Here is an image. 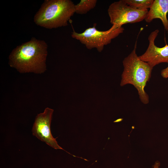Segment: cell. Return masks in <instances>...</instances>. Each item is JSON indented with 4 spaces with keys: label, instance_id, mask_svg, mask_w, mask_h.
<instances>
[{
    "label": "cell",
    "instance_id": "obj_1",
    "mask_svg": "<svg viewBox=\"0 0 168 168\" xmlns=\"http://www.w3.org/2000/svg\"><path fill=\"white\" fill-rule=\"evenodd\" d=\"M47 49L44 41L32 37L12 50L8 64L20 73L42 74L46 70Z\"/></svg>",
    "mask_w": 168,
    "mask_h": 168
},
{
    "label": "cell",
    "instance_id": "obj_2",
    "mask_svg": "<svg viewBox=\"0 0 168 168\" xmlns=\"http://www.w3.org/2000/svg\"><path fill=\"white\" fill-rule=\"evenodd\" d=\"M137 45V41L133 50L123 61L124 68L120 84L122 86L133 85L137 90L141 101L147 104L149 97L145 87L150 79L153 68L140 59L136 53Z\"/></svg>",
    "mask_w": 168,
    "mask_h": 168
},
{
    "label": "cell",
    "instance_id": "obj_3",
    "mask_svg": "<svg viewBox=\"0 0 168 168\" xmlns=\"http://www.w3.org/2000/svg\"><path fill=\"white\" fill-rule=\"evenodd\" d=\"M75 7L70 0H45L34 16V21L48 29L66 26L75 13Z\"/></svg>",
    "mask_w": 168,
    "mask_h": 168
},
{
    "label": "cell",
    "instance_id": "obj_4",
    "mask_svg": "<svg viewBox=\"0 0 168 168\" xmlns=\"http://www.w3.org/2000/svg\"><path fill=\"white\" fill-rule=\"evenodd\" d=\"M96 25L86 29L82 33H78L73 30L72 37L85 45L89 49H96L101 52L105 46L110 44L112 40L123 33L124 28L122 26L116 28L112 26L106 31H100L96 28Z\"/></svg>",
    "mask_w": 168,
    "mask_h": 168
},
{
    "label": "cell",
    "instance_id": "obj_5",
    "mask_svg": "<svg viewBox=\"0 0 168 168\" xmlns=\"http://www.w3.org/2000/svg\"><path fill=\"white\" fill-rule=\"evenodd\" d=\"M148 10H140L129 6L124 0L115 1L110 4L108 13L110 23L115 28L124 24L141 21L144 20Z\"/></svg>",
    "mask_w": 168,
    "mask_h": 168
},
{
    "label": "cell",
    "instance_id": "obj_6",
    "mask_svg": "<svg viewBox=\"0 0 168 168\" xmlns=\"http://www.w3.org/2000/svg\"><path fill=\"white\" fill-rule=\"evenodd\" d=\"M53 111V109L47 107L43 112L37 114L32 128V134L50 147L64 150L58 144L51 133L50 124Z\"/></svg>",
    "mask_w": 168,
    "mask_h": 168
},
{
    "label": "cell",
    "instance_id": "obj_7",
    "mask_svg": "<svg viewBox=\"0 0 168 168\" xmlns=\"http://www.w3.org/2000/svg\"><path fill=\"white\" fill-rule=\"evenodd\" d=\"M159 31L156 29L152 31L148 36L149 45L145 52L139 56L140 59L147 63L153 68L161 63H168V45L162 47H158L155 45V41Z\"/></svg>",
    "mask_w": 168,
    "mask_h": 168
},
{
    "label": "cell",
    "instance_id": "obj_8",
    "mask_svg": "<svg viewBox=\"0 0 168 168\" xmlns=\"http://www.w3.org/2000/svg\"><path fill=\"white\" fill-rule=\"evenodd\" d=\"M168 0H154L145 19L150 23L155 19H160L165 29L168 31Z\"/></svg>",
    "mask_w": 168,
    "mask_h": 168
},
{
    "label": "cell",
    "instance_id": "obj_9",
    "mask_svg": "<svg viewBox=\"0 0 168 168\" xmlns=\"http://www.w3.org/2000/svg\"><path fill=\"white\" fill-rule=\"evenodd\" d=\"M97 2L96 0H81L79 3L75 5V13L85 14L96 7Z\"/></svg>",
    "mask_w": 168,
    "mask_h": 168
},
{
    "label": "cell",
    "instance_id": "obj_10",
    "mask_svg": "<svg viewBox=\"0 0 168 168\" xmlns=\"http://www.w3.org/2000/svg\"><path fill=\"white\" fill-rule=\"evenodd\" d=\"M132 7L140 10H148L151 6L154 0H124Z\"/></svg>",
    "mask_w": 168,
    "mask_h": 168
},
{
    "label": "cell",
    "instance_id": "obj_11",
    "mask_svg": "<svg viewBox=\"0 0 168 168\" xmlns=\"http://www.w3.org/2000/svg\"><path fill=\"white\" fill-rule=\"evenodd\" d=\"M161 75L164 78H168V66L161 71Z\"/></svg>",
    "mask_w": 168,
    "mask_h": 168
},
{
    "label": "cell",
    "instance_id": "obj_12",
    "mask_svg": "<svg viewBox=\"0 0 168 168\" xmlns=\"http://www.w3.org/2000/svg\"><path fill=\"white\" fill-rule=\"evenodd\" d=\"M160 166L159 162H156L154 168H159Z\"/></svg>",
    "mask_w": 168,
    "mask_h": 168
}]
</instances>
